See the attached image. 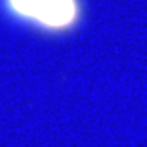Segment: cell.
<instances>
[{"label": "cell", "instance_id": "6da1fadb", "mask_svg": "<svg viewBox=\"0 0 147 147\" xmlns=\"http://www.w3.org/2000/svg\"><path fill=\"white\" fill-rule=\"evenodd\" d=\"M6 11L20 21L45 32H68L81 18L80 0H3Z\"/></svg>", "mask_w": 147, "mask_h": 147}]
</instances>
